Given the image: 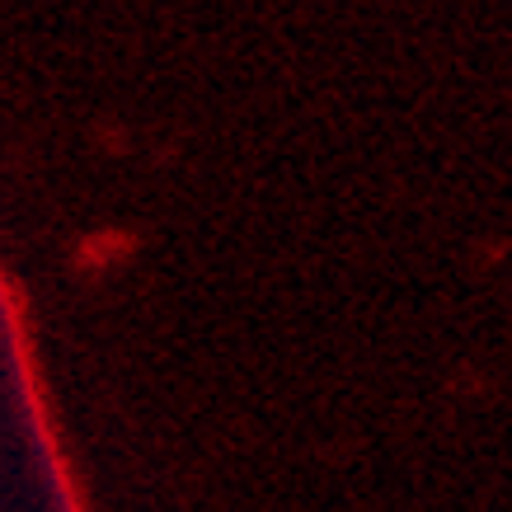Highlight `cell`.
I'll list each match as a JSON object with an SVG mask.
<instances>
[]
</instances>
